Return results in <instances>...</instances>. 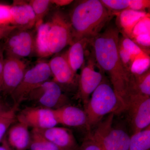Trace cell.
<instances>
[{
  "label": "cell",
  "instance_id": "4dcf8cb0",
  "mask_svg": "<svg viewBox=\"0 0 150 150\" xmlns=\"http://www.w3.org/2000/svg\"><path fill=\"white\" fill-rule=\"evenodd\" d=\"M149 0H130L129 9L132 10L146 11L145 10L149 8Z\"/></svg>",
  "mask_w": 150,
  "mask_h": 150
},
{
  "label": "cell",
  "instance_id": "ba28073f",
  "mask_svg": "<svg viewBox=\"0 0 150 150\" xmlns=\"http://www.w3.org/2000/svg\"><path fill=\"white\" fill-rule=\"evenodd\" d=\"M129 122L133 134L144 130L150 125V96L132 94L127 103Z\"/></svg>",
  "mask_w": 150,
  "mask_h": 150
},
{
  "label": "cell",
  "instance_id": "52a82bcc",
  "mask_svg": "<svg viewBox=\"0 0 150 150\" xmlns=\"http://www.w3.org/2000/svg\"><path fill=\"white\" fill-rule=\"evenodd\" d=\"M52 76L48 62L40 61L27 69L20 83L11 96L14 104L18 106L23 100L27 99L30 93L43 83L48 81Z\"/></svg>",
  "mask_w": 150,
  "mask_h": 150
},
{
  "label": "cell",
  "instance_id": "4316f807",
  "mask_svg": "<svg viewBox=\"0 0 150 150\" xmlns=\"http://www.w3.org/2000/svg\"><path fill=\"white\" fill-rule=\"evenodd\" d=\"M108 10L114 14L129 9L130 0H101Z\"/></svg>",
  "mask_w": 150,
  "mask_h": 150
},
{
  "label": "cell",
  "instance_id": "5bb4252c",
  "mask_svg": "<svg viewBox=\"0 0 150 150\" xmlns=\"http://www.w3.org/2000/svg\"><path fill=\"white\" fill-rule=\"evenodd\" d=\"M11 11L12 16V25L20 29L35 28V14L28 2L14 1L11 5Z\"/></svg>",
  "mask_w": 150,
  "mask_h": 150
},
{
  "label": "cell",
  "instance_id": "1f68e13d",
  "mask_svg": "<svg viewBox=\"0 0 150 150\" xmlns=\"http://www.w3.org/2000/svg\"><path fill=\"white\" fill-rule=\"evenodd\" d=\"M17 28L13 25L6 26H0V40L5 39Z\"/></svg>",
  "mask_w": 150,
  "mask_h": 150
},
{
  "label": "cell",
  "instance_id": "d6a6232c",
  "mask_svg": "<svg viewBox=\"0 0 150 150\" xmlns=\"http://www.w3.org/2000/svg\"><path fill=\"white\" fill-rule=\"evenodd\" d=\"M74 1L71 0H51L52 4H54L58 7H62L69 5Z\"/></svg>",
  "mask_w": 150,
  "mask_h": 150
},
{
  "label": "cell",
  "instance_id": "d6986e66",
  "mask_svg": "<svg viewBox=\"0 0 150 150\" xmlns=\"http://www.w3.org/2000/svg\"><path fill=\"white\" fill-rule=\"evenodd\" d=\"M28 127L19 122L10 127L8 139L10 145L16 150H25L29 146L30 135Z\"/></svg>",
  "mask_w": 150,
  "mask_h": 150
},
{
  "label": "cell",
  "instance_id": "30bf717a",
  "mask_svg": "<svg viewBox=\"0 0 150 150\" xmlns=\"http://www.w3.org/2000/svg\"><path fill=\"white\" fill-rule=\"evenodd\" d=\"M27 69V64L21 59L9 57L3 59L1 91L11 94Z\"/></svg>",
  "mask_w": 150,
  "mask_h": 150
},
{
  "label": "cell",
  "instance_id": "2e32d148",
  "mask_svg": "<svg viewBox=\"0 0 150 150\" xmlns=\"http://www.w3.org/2000/svg\"><path fill=\"white\" fill-rule=\"evenodd\" d=\"M54 111L58 124L70 127L86 126V112L79 108L64 105L54 109Z\"/></svg>",
  "mask_w": 150,
  "mask_h": 150
},
{
  "label": "cell",
  "instance_id": "d590c367",
  "mask_svg": "<svg viewBox=\"0 0 150 150\" xmlns=\"http://www.w3.org/2000/svg\"><path fill=\"white\" fill-rule=\"evenodd\" d=\"M4 108L3 104H2L0 102V112L3 110H4Z\"/></svg>",
  "mask_w": 150,
  "mask_h": 150
},
{
  "label": "cell",
  "instance_id": "d4e9b609",
  "mask_svg": "<svg viewBox=\"0 0 150 150\" xmlns=\"http://www.w3.org/2000/svg\"><path fill=\"white\" fill-rule=\"evenodd\" d=\"M29 146L30 150H60L57 146L34 129L33 130L30 135Z\"/></svg>",
  "mask_w": 150,
  "mask_h": 150
},
{
  "label": "cell",
  "instance_id": "7c38bea8",
  "mask_svg": "<svg viewBox=\"0 0 150 150\" xmlns=\"http://www.w3.org/2000/svg\"><path fill=\"white\" fill-rule=\"evenodd\" d=\"M83 65L79 78V96L85 108L92 93L103 79L102 73L95 70L94 61L91 59Z\"/></svg>",
  "mask_w": 150,
  "mask_h": 150
},
{
  "label": "cell",
  "instance_id": "44dd1931",
  "mask_svg": "<svg viewBox=\"0 0 150 150\" xmlns=\"http://www.w3.org/2000/svg\"><path fill=\"white\" fill-rule=\"evenodd\" d=\"M132 94L150 96V69L142 74H132L130 95Z\"/></svg>",
  "mask_w": 150,
  "mask_h": 150
},
{
  "label": "cell",
  "instance_id": "ffe728a7",
  "mask_svg": "<svg viewBox=\"0 0 150 150\" xmlns=\"http://www.w3.org/2000/svg\"><path fill=\"white\" fill-rule=\"evenodd\" d=\"M49 24L43 22L35 28V53L40 58H45L50 56L48 49V31Z\"/></svg>",
  "mask_w": 150,
  "mask_h": 150
},
{
  "label": "cell",
  "instance_id": "5b68a950",
  "mask_svg": "<svg viewBox=\"0 0 150 150\" xmlns=\"http://www.w3.org/2000/svg\"><path fill=\"white\" fill-rule=\"evenodd\" d=\"M114 115L109 114L91 134L104 150H129L130 137L123 129L112 126Z\"/></svg>",
  "mask_w": 150,
  "mask_h": 150
},
{
  "label": "cell",
  "instance_id": "6da1fadb",
  "mask_svg": "<svg viewBox=\"0 0 150 150\" xmlns=\"http://www.w3.org/2000/svg\"><path fill=\"white\" fill-rule=\"evenodd\" d=\"M120 31L110 25L91 40L98 66L110 78L112 87L126 103L130 95L132 75L123 66L118 51Z\"/></svg>",
  "mask_w": 150,
  "mask_h": 150
},
{
  "label": "cell",
  "instance_id": "8fae6325",
  "mask_svg": "<svg viewBox=\"0 0 150 150\" xmlns=\"http://www.w3.org/2000/svg\"><path fill=\"white\" fill-rule=\"evenodd\" d=\"M17 119L19 122L37 130L52 128L58 124L54 109L42 107L26 108L20 112Z\"/></svg>",
  "mask_w": 150,
  "mask_h": 150
},
{
  "label": "cell",
  "instance_id": "83f0119b",
  "mask_svg": "<svg viewBox=\"0 0 150 150\" xmlns=\"http://www.w3.org/2000/svg\"><path fill=\"white\" fill-rule=\"evenodd\" d=\"M150 13L140 21L134 28L129 38L131 40L139 35L150 34Z\"/></svg>",
  "mask_w": 150,
  "mask_h": 150
},
{
  "label": "cell",
  "instance_id": "9c48e42d",
  "mask_svg": "<svg viewBox=\"0 0 150 150\" xmlns=\"http://www.w3.org/2000/svg\"><path fill=\"white\" fill-rule=\"evenodd\" d=\"M27 99L38 103L41 107L53 109L66 100L59 84L53 81H47L38 86L30 93Z\"/></svg>",
  "mask_w": 150,
  "mask_h": 150
},
{
  "label": "cell",
  "instance_id": "9a60e30c",
  "mask_svg": "<svg viewBox=\"0 0 150 150\" xmlns=\"http://www.w3.org/2000/svg\"><path fill=\"white\" fill-rule=\"evenodd\" d=\"M53 81L59 84H73L76 82V74L70 67L64 54L54 56L48 62Z\"/></svg>",
  "mask_w": 150,
  "mask_h": 150
},
{
  "label": "cell",
  "instance_id": "484cf974",
  "mask_svg": "<svg viewBox=\"0 0 150 150\" xmlns=\"http://www.w3.org/2000/svg\"><path fill=\"white\" fill-rule=\"evenodd\" d=\"M18 105L14 104L9 109H4L0 112V141L9 129L16 118Z\"/></svg>",
  "mask_w": 150,
  "mask_h": 150
},
{
  "label": "cell",
  "instance_id": "f546056e",
  "mask_svg": "<svg viewBox=\"0 0 150 150\" xmlns=\"http://www.w3.org/2000/svg\"><path fill=\"white\" fill-rule=\"evenodd\" d=\"M80 150H104L101 145L98 143L90 134L87 136L84 140Z\"/></svg>",
  "mask_w": 150,
  "mask_h": 150
},
{
  "label": "cell",
  "instance_id": "7402d4cb",
  "mask_svg": "<svg viewBox=\"0 0 150 150\" xmlns=\"http://www.w3.org/2000/svg\"><path fill=\"white\" fill-rule=\"evenodd\" d=\"M150 125L130 137L129 150H150Z\"/></svg>",
  "mask_w": 150,
  "mask_h": 150
},
{
  "label": "cell",
  "instance_id": "277c9868",
  "mask_svg": "<svg viewBox=\"0 0 150 150\" xmlns=\"http://www.w3.org/2000/svg\"><path fill=\"white\" fill-rule=\"evenodd\" d=\"M46 16L49 25L48 49L51 56L73 43L72 32L68 15L64 12L54 10L50 11Z\"/></svg>",
  "mask_w": 150,
  "mask_h": 150
},
{
  "label": "cell",
  "instance_id": "4fadbf2b",
  "mask_svg": "<svg viewBox=\"0 0 150 150\" xmlns=\"http://www.w3.org/2000/svg\"><path fill=\"white\" fill-rule=\"evenodd\" d=\"M34 130L57 146L60 150L79 149L72 132L69 129L55 126L43 130Z\"/></svg>",
  "mask_w": 150,
  "mask_h": 150
},
{
  "label": "cell",
  "instance_id": "8992f818",
  "mask_svg": "<svg viewBox=\"0 0 150 150\" xmlns=\"http://www.w3.org/2000/svg\"><path fill=\"white\" fill-rule=\"evenodd\" d=\"M36 30L16 28L5 38L3 50L6 57L21 59L36 55Z\"/></svg>",
  "mask_w": 150,
  "mask_h": 150
},
{
  "label": "cell",
  "instance_id": "3957f363",
  "mask_svg": "<svg viewBox=\"0 0 150 150\" xmlns=\"http://www.w3.org/2000/svg\"><path fill=\"white\" fill-rule=\"evenodd\" d=\"M127 105L118 96L112 86L104 79L92 93L85 112L87 129L89 130L100 122L107 114H118L126 110Z\"/></svg>",
  "mask_w": 150,
  "mask_h": 150
},
{
  "label": "cell",
  "instance_id": "603a6c76",
  "mask_svg": "<svg viewBox=\"0 0 150 150\" xmlns=\"http://www.w3.org/2000/svg\"><path fill=\"white\" fill-rule=\"evenodd\" d=\"M119 44L131 56L132 64L138 59L150 57L149 54L144 51L131 38L125 35H122L119 37Z\"/></svg>",
  "mask_w": 150,
  "mask_h": 150
},
{
  "label": "cell",
  "instance_id": "f1b7e54d",
  "mask_svg": "<svg viewBox=\"0 0 150 150\" xmlns=\"http://www.w3.org/2000/svg\"><path fill=\"white\" fill-rule=\"evenodd\" d=\"M12 16L11 5L0 4V26L12 25Z\"/></svg>",
  "mask_w": 150,
  "mask_h": 150
},
{
  "label": "cell",
  "instance_id": "e0dca14e",
  "mask_svg": "<svg viewBox=\"0 0 150 150\" xmlns=\"http://www.w3.org/2000/svg\"><path fill=\"white\" fill-rule=\"evenodd\" d=\"M149 13L146 11L128 9L114 14V16H116V27L122 35L130 38L137 23Z\"/></svg>",
  "mask_w": 150,
  "mask_h": 150
},
{
  "label": "cell",
  "instance_id": "ac0fdd59",
  "mask_svg": "<svg viewBox=\"0 0 150 150\" xmlns=\"http://www.w3.org/2000/svg\"><path fill=\"white\" fill-rule=\"evenodd\" d=\"M90 40L83 38L72 43L64 55L70 67L76 74L85 63L86 49Z\"/></svg>",
  "mask_w": 150,
  "mask_h": 150
},
{
  "label": "cell",
  "instance_id": "cb8c5ba5",
  "mask_svg": "<svg viewBox=\"0 0 150 150\" xmlns=\"http://www.w3.org/2000/svg\"><path fill=\"white\" fill-rule=\"evenodd\" d=\"M28 4L32 8L35 17V28L43 23L50 11L51 0H31Z\"/></svg>",
  "mask_w": 150,
  "mask_h": 150
},
{
  "label": "cell",
  "instance_id": "836d02e7",
  "mask_svg": "<svg viewBox=\"0 0 150 150\" xmlns=\"http://www.w3.org/2000/svg\"><path fill=\"white\" fill-rule=\"evenodd\" d=\"M3 59H0V83L1 85V75L3 69Z\"/></svg>",
  "mask_w": 150,
  "mask_h": 150
},
{
  "label": "cell",
  "instance_id": "e575fe53",
  "mask_svg": "<svg viewBox=\"0 0 150 150\" xmlns=\"http://www.w3.org/2000/svg\"><path fill=\"white\" fill-rule=\"evenodd\" d=\"M0 150H8V148L5 145L0 146Z\"/></svg>",
  "mask_w": 150,
  "mask_h": 150
},
{
  "label": "cell",
  "instance_id": "7a4b0ae2",
  "mask_svg": "<svg viewBox=\"0 0 150 150\" xmlns=\"http://www.w3.org/2000/svg\"><path fill=\"white\" fill-rule=\"evenodd\" d=\"M114 16L99 0L77 2L68 14L73 43L83 38L91 40L100 33Z\"/></svg>",
  "mask_w": 150,
  "mask_h": 150
},
{
  "label": "cell",
  "instance_id": "8d00e7d4",
  "mask_svg": "<svg viewBox=\"0 0 150 150\" xmlns=\"http://www.w3.org/2000/svg\"><path fill=\"white\" fill-rule=\"evenodd\" d=\"M0 91H1V83H0Z\"/></svg>",
  "mask_w": 150,
  "mask_h": 150
}]
</instances>
